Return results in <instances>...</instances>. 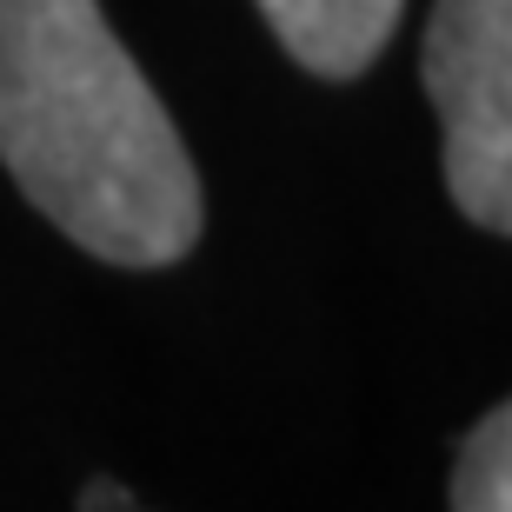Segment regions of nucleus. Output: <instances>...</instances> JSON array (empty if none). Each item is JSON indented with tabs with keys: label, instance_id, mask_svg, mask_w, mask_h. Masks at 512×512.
I'll list each match as a JSON object with an SVG mask.
<instances>
[{
	"label": "nucleus",
	"instance_id": "1",
	"mask_svg": "<svg viewBox=\"0 0 512 512\" xmlns=\"http://www.w3.org/2000/svg\"><path fill=\"white\" fill-rule=\"evenodd\" d=\"M0 167L74 247L173 266L200 240V173L100 0H0Z\"/></svg>",
	"mask_w": 512,
	"mask_h": 512
},
{
	"label": "nucleus",
	"instance_id": "2",
	"mask_svg": "<svg viewBox=\"0 0 512 512\" xmlns=\"http://www.w3.org/2000/svg\"><path fill=\"white\" fill-rule=\"evenodd\" d=\"M419 80L439 114V153L459 213L512 227V0H433Z\"/></svg>",
	"mask_w": 512,
	"mask_h": 512
},
{
	"label": "nucleus",
	"instance_id": "3",
	"mask_svg": "<svg viewBox=\"0 0 512 512\" xmlns=\"http://www.w3.org/2000/svg\"><path fill=\"white\" fill-rule=\"evenodd\" d=\"M406 0H260L280 47L320 80H360L393 40Z\"/></svg>",
	"mask_w": 512,
	"mask_h": 512
},
{
	"label": "nucleus",
	"instance_id": "4",
	"mask_svg": "<svg viewBox=\"0 0 512 512\" xmlns=\"http://www.w3.org/2000/svg\"><path fill=\"white\" fill-rule=\"evenodd\" d=\"M453 512H512V413H493L473 426L466 453L453 466Z\"/></svg>",
	"mask_w": 512,
	"mask_h": 512
},
{
	"label": "nucleus",
	"instance_id": "5",
	"mask_svg": "<svg viewBox=\"0 0 512 512\" xmlns=\"http://www.w3.org/2000/svg\"><path fill=\"white\" fill-rule=\"evenodd\" d=\"M80 506H87V512H120V506H127V493H120L114 479H94V486H87V499H80Z\"/></svg>",
	"mask_w": 512,
	"mask_h": 512
}]
</instances>
